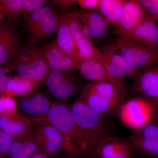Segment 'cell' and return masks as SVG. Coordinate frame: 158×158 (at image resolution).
<instances>
[{
  "label": "cell",
  "instance_id": "1",
  "mask_svg": "<svg viewBox=\"0 0 158 158\" xmlns=\"http://www.w3.org/2000/svg\"><path fill=\"white\" fill-rule=\"evenodd\" d=\"M71 112L84 143L86 158H98L100 144L112 137V127L106 116L94 112L78 99L70 105Z\"/></svg>",
  "mask_w": 158,
  "mask_h": 158
},
{
  "label": "cell",
  "instance_id": "2",
  "mask_svg": "<svg viewBox=\"0 0 158 158\" xmlns=\"http://www.w3.org/2000/svg\"><path fill=\"white\" fill-rule=\"evenodd\" d=\"M127 90L109 82H91L82 86L78 100L94 112L110 116L118 113Z\"/></svg>",
  "mask_w": 158,
  "mask_h": 158
},
{
  "label": "cell",
  "instance_id": "3",
  "mask_svg": "<svg viewBox=\"0 0 158 158\" xmlns=\"http://www.w3.org/2000/svg\"><path fill=\"white\" fill-rule=\"evenodd\" d=\"M33 121L39 124L51 125L62 134L70 152L69 158H86L84 143L72 115L70 105L59 101L52 102L47 114L34 118Z\"/></svg>",
  "mask_w": 158,
  "mask_h": 158
},
{
  "label": "cell",
  "instance_id": "4",
  "mask_svg": "<svg viewBox=\"0 0 158 158\" xmlns=\"http://www.w3.org/2000/svg\"><path fill=\"white\" fill-rule=\"evenodd\" d=\"M10 63L18 75L36 82L45 83L50 69L40 47L35 44L20 43Z\"/></svg>",
  "mask_w": 158,
  "mask_h": 158
},
{
  "label": "cell",
  "instance_id": "5",
  "mask_svg": "<svg viewBox=\"0 0 158 158\" xmlns=\"http://www.w3.org/2000/svg\"><path fill=\"white\" fill-rule=\"evenodd\" d=\"M108 46L115 51L137 72L158 65V51L148 48L121 37L112 39Z\"/></svg>",
  "mask_w": 158,
  "mask_h": 158
},
{
  "label": "cell",
  "instance_id": "6",
  "mask_svg": "<svg viewBox=\"0 0 158 158\" xmlns=\"http://www.w3.org/2000/svg\"><path fill=\"white\" fill-rule=\"evenodd\" d=\"M153 113L152 107L147 100L131 98L124 102L117 114L123 124L135 131L150 123Z\"/></svg>",
  "mask_w": 158,
  "mask_h": 158
},
{
  "label": "cell",
  "instance_id": "7",
  "mask_svg": "<svg viewBox=\"0 0 158 158\" xmlns=\"http://www.w3.org/2000/svg\"><path fill=\"white\" fill-rule=\"evenodd\" d=\"M34 135L41 151L54 158L61 153H65V158L70 155L69 148L65 138L56 128L47 124H39L34 131Z\"/></svg>",
  "mask_w": 158,
  "mask_h": 158
},
{
  "label": "cell",
  "instance_id": "8",
  "mask_svg": "<svg viewBox=\"0 0 158 158\" xmlns=\"http://www.w3.org/2000/svg\"><path fill=\"white\" fill-rule=\"evenodd\" d=\"M44 83L52 96L62 102L70 99L79 86L74 77L66 72L55 70L50 71Z\"/></svg>",
  "mask_w": 158,
  "mask_h": 158
},
{
  "label": "cell",
  "instance_id": "9",
  "mask_svg": "<svg viewBox=\"0 0 158 158\" xmlns=\"http://www.w3.org/2000/svg\"><path fill=\"white\" fill-rule=\"evenodd\" d=\"M77 12L80 28L85 37L94 44L107 37L111 28L98 11L81 10Z\"/></svg>",
  "mask_w": 158,
  "mask_h": 158
},
{
  "label": "cell",
  "instance_id": "10",
  "mask_svg": "<svg viewBox=\"0 0 158 158\" xmlns=\"http://www.w3.org/2000/svg\"><path fill=\"white\" fill-rule=\"evenodd\" d=\"M130 94L132 98L147 100L158 98V65L137 72Z\"/></svg>",
  "mask_w": 158,
  "mask_h": 158
},
{
  "label": "cell",
  "instance_id": "11",
  "mask_svg": "<svg viewBox=\"0 0 158 158\" xmlns=\"http://www.w3.org/2000/svg\"><path fill=\"white\" fill-rule=\"evenodd\" d=\"M148 14L139 1H126L118 28L110 32V34L116 37H125L138 27Z\"/></svg>",
  "mask_w": 158,
  "mask_h": 158
},
{
  "label": "cell",
  "instance_id": "12",
  "mask_svg": "<svg viewBox=\"0 0 158 158\" xmlns=\"http://www.w3.org/2000/svg\"><path fill=\"white\" fill-rule=\"evenodd\" d=\"M64 14L77 48L81 63L88 59H98L99 50L82 33L79 24L77 11L71 10Z\"/></svg>",
  "mask_w": 158,
  "mask_h": 158
},
{
  "label": "cell",
  "instance_id": "13",
  "mask_svg": "<svg viewBox=\"0 0 158 158\" xmlns=\"http://www.w3.org/2000/svg\"><path fill=\"white\" fill-rule=\"evenodd\" d=\"M99 50L98 60L112 76L122 80L126 77L134 78L138 72L132 68L121 55L107 45Z\"/></svg>",
  "mask_w": 158,
  "mask_h": 158
},
{
  "label": "cell",
  "instance_id": "14",
  "mask_svg": "<svg viewBox=\"0 0 158 158\" xmlns=\"http://www.w3.org/2000/svg\"><path fill=\"white\" fill-rule=\"evenodd\" d=\"M40 48L50 70L67 72L79 69L80 64L59 48L56 40Z\"/></svg>",
  "mask_w": 158,
  "mask_h": 158
},
{
  "label": "cell",
  "instance_id": "15",
  "mask_svg": "<svg viewBox=\"0 0 158 158\" xmlns=\"http://www.w3.org/2000/svg\"><path fill=\"white\" fill-rule=\"evenodd\" d=\"M124 38L137 44L158 51L157 23L148 14L138 27Z\"/></svg>",
  "mask_w": 158,
  "mask_h": 158
},
{
  "label": "cell",
  "instance_id": "16",
  "mask_svg": "<svg viewBox=\"0 0 158 158\" xmlns=\"http://www.w3.org/2000/svg\"><path fill=\"white\" fill-rule=\"evenodd\" d=\"M79 70L82 76L92 82H106L122 88H127L124 80L114 77L98 59L85 60L80 63Z\"/></svg>",
  "mask_w": 158,
  "mask_h": 158
},
{
  "label": "cell",
  "instance_id": "17",
  "mask_svg": "<svg viewBox=\"0 0 158 158\" xmlns=\"http://www.w3.org/2000/svg\"><path fill=\"white\" fill-rule=\"evenodd\" d=\"M20 43L19 37L7 21L0 26V65L11 61L16 52Z\"/></svg>",
  "mask_w": 158,
  "mask_h": 158
},
{
  "label": "cell",
  "instance_id": "18",
  "mask_svg": "<svg viewBox=\"0 0 158 158\" xmlns=\"http://www.w3.org/2000/svg\"><path fill=\"white\" fill-rule=\"evenodd\" d=\"M132 148L127 140L113 136L107 138L98 148V158H131Z\"/></svg>",
  "mask_w": 158,
  "mask_h": 158
},
{
  "label": "cell",
  "instance_id": "19",
  "mask_svg": "<svg viewBox=\"0 0 158 158\" xmlns=\"http://www.w3.org/2000/svg\"><path fill=\"white\" fill-rule=\"evenodd\" d=\"M0 128L15 138L32 131L31 121L18 112L0 116Z\"/></svg>",
  "mask_w": 158,
  "mask_h": 158
},
{
  "label": "cell",
  "instance_id": "20",
  "mask_svg": "<svg viewBox=\"0 0 158 158\" xmlns=\"http://www.w3.org/2000/svg\"><path fill=\"white\" fill-rule=\"evenodd\" d=\"M56 41L59 48L79 64L81 63L78 50L72 34L65 14L60 15Z\"/></svg>",
  "mask_w": 158,
  "mask_h": 158
},
{
  "label": "cell",
  "instance_id": "21",
  "mask_svg": "<svg viewBox=\"0 0 158 158\" xmlns=\"http://www.w3.org/2000/svg\"><path fill=\"white\" fill-rule=\"evenodd\" d=\"M52 102L42 93H34L24 98L19 103V108L25 115L39 118L48 112Z\"/></svg>",
  "mask_w": 158,
  "mask_h": 158
},
{
  "label": "cell",
  "instance_id": "22",
  "mask_svg": "<svg viewBox=\"0 0 158 158\" xmlns=\"http://www.w3.org/2000/svg\"><path fill=\"white\" fill-rule=\"evenodd\" d=\"M40 152H42L35 139L34 131H32L25 135L15 138L9 158H29Z\"/></svg>",
  "mask_w": 158,
  "mask_h": 158
},
{
  "label": "cell",
  "instance_id": "23",
  "mask_svg": "<svg viewBox=\"0 0 158 158\" xmlns=\"http://www.w3.org/2000/svg\"><path fill=\"white\" fill-rule=\"evenodd\" d=\"M125 0H101L98 9L110 28H118Z\"/></svg>",
  "mask_w": 158,
  "mask_h": 158
},
{
  "label": "cell",
  "instance_id": "24",
  "mask_svg": "<svg viewBox=\"0 0 158 158\" xmlns=\"http://www.w3.org/2000/svg\"><path fill=\"white\" fill-rule=\"evenodd\" d=\"M127 141L131 146L133 153L139 157H158V138L144 140L130 136Z\"/></svg>",
  "mask_w": 158,
  "mask_h": 158
},
{
  "label": "cell",
  "instance_id": "25",
  "mask_svg": "<svg viewBox=\"0 0 158 158\" xmlns=\"http://www.w3.org/2000/svg\"><path fill=\"white\" fill-rule=\"evenodd\" d=\"M38 84L28 79L16 76L10 78L5 94L13 97L27 95L36 88Z\"/></svg>",
  "mask_w": 158,
  "mask_h": 158
},
{
  "label": "cell",
  "instance_id": "26",
  "mask_svg": "<svg viewBox=\"0 0 158 158\" xmlns=\"http://www.w3.org/2000/svg\"><path fill=\"white\" fill-rule=\"evenodd\" d=\"M59 16L56 12H52L30 37V42L34 44L36 40L45 39L57 32Z\"/></svg>",
  "mask_w": 158,
  "mask_h": 158
},
{
  "label": "cell",
  "instance_id": "27",
  "mask_svg": "<svg viewBox=\"0 0 158 158\" xmlns=\"http://www.w3.org/2000/svg\"><path fill=\"white\" fill-rule=\"evenodd\" d=\"M53 8L51 5H46L34 11L28 16L24 17L26 28L30 37L49 15L53 12Z\"/></svg>",
  "mask_w": 158,
  "mask_h": 158
},
{
  "label": "cell",
  "instance_id": "28",
  "mask_svg": "<svg viewBox=\"0 0 158 158\" xmlns=\"http://www.w3.org/2000/svg\"><path fill=\"white\" fill-rule=\"evenodd\" d=\"M0 5L7 18V22L15 28L19 23L22 15V0H0Z\"/></svg>",
  "mask_w": 158,
  "mask_h": 158
},
{
  "label": "cell",
  "instance_id": "29",
  "mask_svg": "<svg viewBox=\"0 0 158 158\" xmlns=\"http://www.w3.org/2000/svg\"><path fill=\"white\" fill-rule=\"evenodd\" d=\"M130 137L144 140L158 138V124L150 123L141 129L134 131Z\"/></svg>",
  "mask_w": 158,
  "mask_h": 158
},
{
  "label": "cell",
  "instance_id": "30",
  "mask_svg": "<svg viewBox=\"0 0 158 158\" xmlns=\"http://www.w3.org/2000/svg\"><path fill=\"white\" fill-rule=\"evenodd\" d=\"M17 102L13 97L6 94L0 96V116L17 112Z\"/></svg>",
  "mask_w": 158,
  "mask_h": 158
},
{
  "label": "cell",
  "instance_id": "31",
  "mask_svg": "<svg viewBox=\"0 0 158 158\" xmlns=\"http://www.w3.org/2000/svg\"><path fill=\"white\" fill-rule=\"evenodd\" d=\"M15 138L0 128V156L9 158V152Z\"/></svg>",
  "mask_w": 158,
  "mask_h": 158
},
{
  "label": "cell",
  "instance_id": "32",
  "mask_svg": "<svg viewBox=\"0 0 158 158\" xmlns=\"http://www.w3.org/2000/svg\"><path fill=\"white\" fill-rule=\"evenodd\" d=\"M22 15L23 17L28 16L34 11L42 6H45L46 0H22Z\"/></svg>",
  "mask_w": 158,
  "mask_h": 158
},
{
  "label": "cell",
  "instance_id": "33",
  "mask_svg": "<svg viewBox=\"0 0 158 158\" xmlns=\"http://www.w3.org/2000/svg\"><path fill=\"white\" fill-rule=\"evenodd\" d=\"M138 1L153 19L157 22L158 19V0H139Z\"/></svg>",
  "mask_w": 158,
  "mask_h": 158
},
{
  "label": "cell",
  "instance_id": "34",
  "mask_svg": "<svg viewBox=\"0 0 158 158\" xmlns=\"http://www.w3.org/2000/svg\"><path fill=\"white\" fill-rule=\"evenodd\" d=\"M101 0H78L77 3L82 10H98L99 6Z\"/></svg>",
  "mask_w": 158,
  "mask_h": 158
},
{
  "label": "cell",
  "instance_id": "35",
  "mask_svg": "<svg viewBox=\"0 0 158 158\" xmlns=\"http://www.w3.org/2000/svg\"><path fill=\"white\" fill-rule=\"evenodd\" d=\"M52 3L54 4L59 5L62 9L64 10H67L70 6L74 3H77V1L74 0H56V1H52Z\"/></svg>",
  "mask_w": 158,
  "mask_h": 158
},
{
  "label": "cell",
  "instance_id": "36",
  "mask_svg": "<svg viewBox=\"0 0 158 158\" xmlns=\"http://www.w3.org/2000/svg\"><path fill=\"white\" fill-rule=\"evenodd\" d=\"M10 78L7 75L0 78V96L5 94Z\"/></svg>",
  "mask_w": 158,
  "mask_h": 158
},
{
  "label": "cell",
  "instance_id": "37",
  "mask_svg": "<svg viewBox=\"0 0 158 158\" xmlns=\"http://www.w3.org/2000/svg\"><path fill=\"white\" fill-rule=\"evenodd\" d=\"M14 70L10 62L4 65H0V78L7 75V74Z\"/></svg>",
  "mask_w": 158,
  "mask_h": 158
},
{
  "label": "cell",
  "instance_id": "38",
  "mask_svg": "<svg viewBox=\"0 0 158 158\" xmlns=\"http://www.w3.org/2000/svg\"><path fill=\"white\" fill-rule=\"evenodd\" d=\"M148 101L149 102L150 104L153 112L158 111V98Z\"/></svg>",
  "mask_w": 158,
  "mask_h": 158
},
{
  "label": "cell",
  "instance_id": "39",
  "mask_svg": "<svg viewBox=\"0 0 158 158\" xmlns=\"http://www.w3.org/2000/svg\"><path fill=\"white\" fill-rule=\"evenodd\" d=\"M29 158H54L52 157L46 155L45 154L43 153V152L38 153L34 154V155L32 156L31 157Z\"/></svg>",
  "mask_w": 158,
  "mask_h": 158
},
{
  "label": "cell",
  "instance_id": "40",
  "mask_svg": "<svg viewBox=\"0 0 158 158\" xmlns=\"http://www.w3.org/2000/svg\"><path fill=\"white\" fill-rule=\"evenodd\" d=\"M151 123H155L158 124V111L153 112V113L152 119Z\"/></svg>",
  "mask_w": 158,
  "mask_h": 158
},
{
  "label": "cell",
  "instance_id": "41",
  "mask_svg": "<svg viewBox=\"0 0 158 158\" xmlns=\"http://www.w3.org/2000/svg\"><path fill=\"white\" fill-rule=\"evenodd\" d=\"M5 17H6V16L3 12L2 6L0 5V26L5 22L4 19H5Z\"/></svg>",
  "mask_w": 158,
  "mask_h": 158
},
{
  "label": "cell",
  "instance_id": "42",
  "mask_svg": "<svg viewBox=\"0 0 158 158\" xmlns=\"http://www.w3.org/2000/svg\"><path fill=\"white\" fill-rule=\"evenodd\" d=\"M0 158H5L4 157H3L1 156H0Z\"/></svg>",
  "mask_w": 158,
  "mask_h": 158
},
{
  "label": "cell",
  "instance_id": "43",
  "mask_svg": "<svg viewBox=\"0 0 158 158\" xmlns=\"http://www.w3.org/2000/svg\"><path fill=\"white\" fill-rule=\"evenodd\" d=\"M157 24H158V20H157Z\"/></svg>",
  "mask_w": 158,
  "mask_h": 158
},
{
  "label": "cell",
  "instance_id": "44",
  "mask_svg": "<svg viewBox=\"0 0 158 158\" xmlns=\"http://www.w3.org/2000/svg\"><path fill=\"white\" fill-rule=\"evenodd\" d=\"M138 158H145L138 157Z\"/></svg>",
  "mask_w": 158,
  "mask_h": 158
},
{
  "label": "cell",
  "instance_id": "45",
  "mask_svg": "<svg viewBox=\"0 0 158 158\" xmlns=\"http://www.w3.org/2000/svg\"><path fill=\"white\" fill-rule=\"evenodd\" d=\"M158 158V157H156V158Z\"/></svg>",
  "mask_w": 158,
  "mask_h": 158
}]
</instances>
